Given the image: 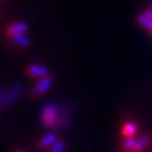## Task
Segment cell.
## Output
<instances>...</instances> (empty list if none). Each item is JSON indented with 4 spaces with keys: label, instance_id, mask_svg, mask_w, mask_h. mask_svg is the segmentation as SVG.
I'll use <instances>...</instances> for the list:
<instances>
[{
    "label": "cell",
    "instance_id": "10",
    "mask_svg": "<svg viewBox=\"0 0 152 152\" xmlns=\"http://www.w3.org/2000/svg\"><path fill=\"white\" fill-rule=\"evenodd\" d=\"M11 39H13V41H15V42L18 43V45H23V47L28 45V43L26 37H24L22 34H19V35L14 36V37H12Z\"/></svg>",
    "mask_w": 152,
    "mask_h": 152
},
{
    "label": "cell",
    "instance_id": "1",
    "mask_svg": "<svg viewBox=\"0 0 152 152\" xmlns=\"http://www.w3.org/2000/svg\"><path fill=\"white\" fill-rule=\"evenodd\" d=\"M56 109L53 106H48L43 110L42 123L47 127H53L56 123Z\"/></svg>",
    "mask_w": 152,
    "mask_h": 152
},
{
    "label": "cell",
    "instance_id": "13",
    "mask_svg": "<svg viewBox=\"0 0 152 152\" xmlns=\"http://www.w3.org/2000/svg\"><path fill=\"white\" fill-rule=\"evenodd\" d=\"M149 33H150V34H151V36H152V30H151V31H150V32H149Z\"/></svg>",
    "mask_w": 152,
    "mask_h": 152
},
{
    "label": "cell",
    "instance_id": "7",
    "mask_svg": "<svg viewBox=\"0 0 152 152\" xmlns=\"http://www.w3.org/2000/svg\"><path fill=\"white\" fill-rule=\"evenodd\" d=\"M135 133H136V126H134L133 124H126V125H124L123 129H121V134L126 138L134 137Z\"/></svg>",
    "mask_w": 152,
    "mask_h": 152
},
{
    "label": "cell",
    "instance_id": "8",
    "mask_svg": "<svg viewBox=\"0 0 152 152\" xmlns=\"http://www.w3.org/2000/svg\"><path fill=\"white\" fill-rule=\"evenodd\" d=\"M136 20H137L138 23L144 26L148 32H150L152 30V21L150 19H148L145 15H138Z\"/></svg>",
    "mask_w": 152,
    "mask_h": 152
},
{
    "label": "cell",
    "instance_id": "12",
    "mask_svg": "<svg viewBox=\"0 0 152 152\" xmlns=\"http://www.w3.org/2000/svg\"><path fill=\"white\" fill-rule=\"evenodd\" d=\"M145 15L146 17H147L148 19H150V20H151L152 21V12H150V11H147V12H145Z\"/></svg>",
    "mask_w": 152,
    "mask_h": 152
},
{
    "label": "cell",
    "instance_id": "3",
    "mask_svg": "<svg viewBox=\"0 0 152 152\" xmlns=\"http://www.w3.org/2000/svg\"><path fill=\"white\" fill-rule=\"evenodd\" d=\"M51 83H52V80H51L50 77L41 79V80L39 81V83L31 91V94H30L31 97H37L38 95L42 94V93L51 86Z\"/></svg>",
    "mask_w": 152,
    "mask_h": 152
},
{
    "label": "cell",
    "instance_id": "9",
    "mask_svg": "<svg viewBox=\"0 0 152 152\" xmlns=\"http://www.w3.org/2000/svg\"><path fill=\"white\" fill-rule=\"evenodd\" d=\"M134 142H135V138L134 137H129L126 138V140L123 142V145L121 147V150L124 152H130V150L132 149V147L134 146Z\"/></svg>",
    "mask_w": 152,
    "mask_h": 152
},
{
    "label": "cell",
    "instance_id": "2",
    "mask_svg": "<svg viewBox=\"0 0 152 152\" xmlns=\"http://www.w3.org/2000/svg\"><path fill=\"white\" fill-rule=\"evenodd\" d=\"M26 75H28L32 78H38V79H43L49 77L48 76V71L45 66H30L26 68Z\"/></svg>",
    "mask_w": 152,
    "mask_h": 152
},
{
    "label": "cell",
    "instance_id": "6",
    "mask_svg": "<svg viewBox=\"0 0 152 152\" xmlns=\"http://www.w3.org/2000/svg\"><path fill=\"white\" fill-rule=\"evenodd\" d=\"M56 140H57V136L55 135V134H48V135L43 136V137L38 142L37 146H38V148L42 149V148H45V147H48V146H51V145H53V144H55Z\"/></svg>",
    "mask_w": 152,
    "mask_h": 152
},
{
    "label": "cell",
    "instance_id": "11",
    "mask_svg": "<svg viewBox=\"0 0 152 152\" xmlns=\"http://www.w3.org/2000/svg\"><path fill=\"white\" fill-rule=\"evenodd\" d=\"M62 149H64V142L57 140L55 144L52 145V148H51L50 152H62Z\"/></svg>",
    "mask_w": 152,
    "mask_h": 152
},
{
    "label": "cell",
    "instance_id": "5",
    "mask_svg": "<svg viewBox=\"0 0 152 152\" xmlns=\"http://www.w3.org/2000/svg\"><path fill=\"white\" fill-rule=\"evenodd\" d=\"M150 142H151V137L148 135L142 136V137L137 138V140H135L134 146L130 150V152H142L145 150V148L150 144Z\"/></svg>",
    "mask_w": 152,
    "mask_h": 152
},
{
    "label": "cell",
    "instance_id": "4",
    "mask_svg": "<svg viewBox=\"0 0 152 152\" xmlns=\"http://www.w3.org/2000/svg\"><path fill=\"white\" fill-rule=\"evenodd\" d=\"M26 31V26L24 23H15L11 24L10 26H7V28L5 30V34L7 37L12 38L19 34H23Z\"/></svg>",
    "mask_w": 152,
    "mask_h": 152
}]
</instances>
